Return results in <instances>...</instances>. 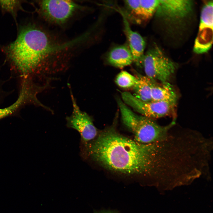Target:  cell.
Here are the masks:
<instances>
[{"instance_id":"6da1fadb","label":"cell","mask_w":213,"mask_h":213,"mask_svg":"<svg viewBox=\"0 0 213 213\" xmlns=\"http://www.w3.org/2000/svg\"><path fill=\"white\" fill-rule=\"evenodd\" d=\"M87 144L92 158L111 170L153 176L158 180L166 168L167 158L161 141L142 143L109 130Z\"/></svg>"},{"instance_id":"7a4b0ae2","label":"cell","mask_w":213,"mask_h":213,"mask_svg":"<svg viewBox=\"0 0 213 213\" xmlns=\"http://www.w3.org/2000/svg\"><path fill=\"white\" fill-rule=\"evenodd\" d=\"M72 44V41L54 43L43 29L29 22L20 26L14 41L1 48L13 74L14 73L20 79L29 78L33 80L49 58Z\"/></svg>"},{"instance_id":"3957f363","label":"cell","mask_w":213,"mask_h":213,"mask_svg":"<svg viewBox=\"0 0 213 213\" xmlns=\"http://www.w3.org/2000/svg\"><path fill=\"white\" fill-rule=\"evenodd\" d=\"M117 103L123 122L133 133L136 141L144 144L162 141L171 133L175 121L162 126L153 120L135 114L120 99Z\"/></svg>"},{"instance_id":"277c9868","label":"cell","mask_w":213,"mask_h":213,"mask_svg":"<svg viewBox=\"0 0 213 213\" xmlns=\"http://www.w3.org/2000/svg\"><path fill=\"white\" fill-rule=\"evenodd\" d=\"M142 66L147 77L163 83L168 82L177 67V64L157 46L144 55Z\"/></svg>"},{"instance_id":"5b68a950","label":"cell","mask_w":213,"mask_h":213,"mask_svg":"<svg viewBox=\"0 0 213 213\" xmlns=\"http://www.w3.org/2000/svg\"><path fill=\"white\" fill-rule=\"evenodd\" d=\"M20 85L18 96L16 101L9 106L0 108V120L9 117L19 116L21 110L29 105L46 108L37 96L43 90V87L37 85L29 78L20 79Z\"/></svg>"},{"instance_id":"8992f818","label":"cell","mask_w":213,"mask_h":213,"mask_svg":"<svg viewBox=\"0 0 213 213\" xmlns=\"http://www.w3.org/2000/svg\"><path fill=\"white\" fill-rule=\"evenodd\" d=\"M41 15L47 21L62 25L67 21L81 7L72 1L41 0L38 1Z\"/></svg>"},{"instance_id":"52a82bcc","label":"cell","mask_w":213,"mask_h":213,"mask_svg":"<svg viewBox=\"0 0 213 213\" xmlns=\"http://www.w3.org/2000/svg\"><path fill=\"white\" fill-rule=\"evenodd\" d=\"M123 101L142 115L154 120L172 114L176 104L163 101H142L128 92L122 93Z\"/></svg>"},{"instance_id":"ba28073f","label":"cell","mask_w":213,"mask_h":213,"mask_svg":"<svg viewBox=\"0 0 213 213\" xmlns=\"http://www.w3.org/2000/svg\"><path fill=\"white\" fill-rule=\"evenodd\" d=\"M69 88L73 109L71 115L66 118L67 125L68 127L77 130L80 134L83 142L87 143L96 138L97 130L91 117L86 112L80 109L73 95L70 87Z\"/></svg>"},{"instance_id":"9c48e42d","label":"cell","mask_w":213,"mask_h":213,"mask_svg":"<svg viewBox=\"0 0 213 213\" xmlns=\"http://www.w3.org/2000/svg\"><path fill=\"white\" fill-rule=\"evenodd\" d=\"M193 5L191 0H159L156 12L159 17L177 20L186 17L192 11Z\"/></svg>"},{"instance_id":"30bf717a","label":"cell","mask_w":213,"mask_h":213,"mask_svg":"<svg viewBox=\"0 0 213 213\" xmlns=\"http://www.w3.org/2000/svg\"><path fill=\"white\" fill-rule=\"evenodd\" d=\"M123 16L124 31L133 62L137 65L141 66L144 55L145 41L139 33L132 30L127 19L124 15Z\"/></svg>"},{"instance_id":"8fae6325","label":"cell","mask_w":213,"mask_h":213,"mask_svg":"<svg viewBox=\"0 0 213 213\" xmlns=\"http://www.w3.org/2000/svg\"><path fill=\"white\" fill-rule=\"evenodd\" d=\"M107 62L111 65L120 68L130 65L133 58L128 45H119L110 50L106 56Z\"/></svg>"},{"instance_id":"7c38bea8","label":"cell","mask_w":213,"mask_h":213,"mask_svg":"<svg viewBox=\"0 0 213 213\" xmlns=\"http://www.w3.org/2000/svg\"><path fill=\"white\" fill-rule=\"evenodd\" d=\"M151 96L152 101H163L176 104L178 99L176 92L168 82L158 83L153 80L151 83Z\"/></svg>"},{"instance_id":"4fadbf2b","label":"cell","mask_w":213,"mask_h":213,"mask_svg":"<svg viewBox=\"0 0 213 213\" xmlns=\"http://www.w3.org/2000/svg\"><path fill=\"white\" fill-rule=\"evenodd\" d=\"M213 28L199 27V30L193 47L194 52L201 54L207 52L210 49L213 42Z\"/></svg>"},{"instance_id":"5bb4252c","label":"cell","mask_w":213,"mask_h":213,"mask_svg":"<svg viewBox=\"0 0 213 213\" xmlns=\"http://www.w3.org/2000/svg\"><path fill=\"white\" fill-rule=\"evenodd\" d=\"M137 82L133 88L135 96L144 102L152 101L151 96V85L152 80L140 74L137 75Z\"/></svg>"},{"instance_id":"9a60e30c","label":"cell","mask_w":213,"mask_h":213,"mask_svg":"<svg viewBox=\"0 0 213 213\" xmlns=\"http://www.w3.org/2000/svg\"><path fill=\"white\" fill-rule=\"evenodd\" d=\"M141 22L147 21L156 12L159 4V0H140Z\"/></svg>"},{"instance_id":"2e32d148","label":"cell","mask_w":213,"mask_h":213,"mask_svg":"<svg viewBox=\"0 0 213 213\" xmlns=\"http://www.w3.org/2000/svg\"><path fill=\"white\" fill-rule=\"evenodd\" d=\"M24 1L0 0V7L3 14L8 13L12 15L15 22L17 12L20 10H23L22 4Z\"/></svg>"},{"instance_id":"e0dca14e","label":"cell","mask_w":213,"mask_h":213,"mask_svg":"<svg viewBox=\"0 0 213 213\" xmlns=\"http://www.w3.org/2000/svg\"><path fill=\"white\" fill-rule=\"evenodd\" d=\"M213 4L212 0L204 5L201 12L199 27L213 28Z\"/></svg>"},{"instance_id":"ac0fdd59","label":"cell","mask_w":213,"mask_h":213,"mask_svg":"<svg viewBox=\"0 0 213 213\" xmlns=\"http://www.w3.org/2000/svg\"><path fill=\"white\" fill-rule=\"evenodd\" d=\"M138 80L136 76H134L127 72L122 71L117 75L115 81L120 87L128 88H133Z\"/></svg>"},{"instance_id":"d6986e66","label":"cell","mask_w":213,"mask_h":213,"mask_svg":"<svg viewBox=\"0 0 213 213\" xmlns=\"http://www.w3.org/2000/svg\"><path fill=\"white\" fill-rule=\"evenodd\" d=\"M124 3L129 17L137 23H141L140 0L125 1Z\"/></svg>"},{"instance_id":"ffe728a7","label":"cell","mask_w":213,"mask_h":213,"mask_svg":"<svg viewBox=\"0 0 213 213\" xmlns=\"http://www.w3.org/2000/svg\"><path fill=\"white\" fill-rule=\"evenodd\" d=\"M1 70V68L0 67V74ZM12 78L10 77L9 78L6 80L3 79L0 77V106L3 103L5 99L12 94L14 90H13L11 91H5L4 89L3 86L5 83L10 80Z\"/></svg>"},{"instance_id":"44dd1931","label":"cell","mask_w":213,"mask_h":213,"mask_svg":"<svg viewBox=\"0 0 213 213\" xmlns=\"http://www.w3.org/2000/svg\"><path fill=\"white\" fill-rule=\"evenodd\" d=\"M114 213L113 212H108V211H105V212H99L98 213Z\"/></svg>"}]
</instances>
